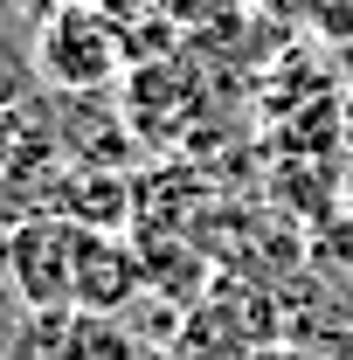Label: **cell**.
I'll use <instances>...</instances> for the list:
<instances>
[{"label": "cell", "mask_w": 353, "mask_h": 360, "mask_svg": "<svg viewBox=\"0 0 353 360\" xmlns=\"http://www.w3.org/2000/svg\"><path fill=\"white\" fill-rule=\"evenodd\" d=\"M0 270L35 312H77V222L63 215H28L7 229Z\"/></svg>", "instance_id": "cell-1"}, {"label": "cell", "mask_w": 353, "mask_h": 360, "mask_svg": "<svg viewBox=\"0 0 353 360\" xmlns=\"http://www.w3.org/2000/svg\"><path fill=\"white\" fill-rule=\"evenodd\" d=\"M35 70L56 90H97L118 70V35L104 28V14L63 7V14H49L42 35H35Z\"/></svg>", "instance_id": "cell-2"}, {"label": "cell", "mask_w": 353, "mask_h": 360, "mask_svg": "<svg viewBox=\"0 0 353 360\" xmlns=\"http://www.w3.org/2000/svg\"><path fill=\"white\" fill-rule=\"evenodd\" d=\"M146 291V257L111 229H77V312L125 319Z\"/></svg>", "instance_id": "cell-3"}, {"label": "cell", "mask_w": 353, "mask_h": 360, "mask_svg": "<svg viewBox=\"0 0 353 360\" xmlns=\"http://www.w3.org/2000/svg\"><path fill=\"white\" fill-rule=\"evenodd\" d=\"M49 215H63V222H77V229H111V236H118L125 215H132V187H125V180H104V167H84L77 180L56 187Z\"/></svg>", "instance_id": "cell-4"}, {"label": "cell", "mask_w": 353, "mask_h": 360, "mask_svg": "<svg viewBox=\"0 0 353 360\" xmlns=\"http://www.w3.org/2000/svg\"><path fill=\"white\" fill-rule=\"evenodd\" d=\"M319 28L353 49V0H319Z\"/></svg>", "instance_id": "cell-5"}]
</instances>
